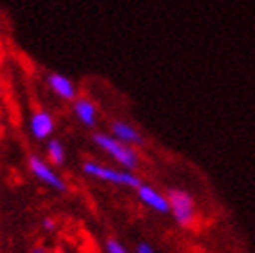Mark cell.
I'll list each match as a JSON object with an SVG mask.
<instances>
[{
  "instance_id": "7a4b0ae2",
  "label": "cell",
  "mask_w": 255,
  "mask_h": 253,
  "mask_svg": "<svg viewBox=\"0 0 255 253\" xmlns=\"http://www.w3.org/2000/svg\"><path fill=\"white\" fill-rule=\"evenodd\" d=\"M167 199L176 223L183 228H190L196 221V205L192 195L181 188H170L167 192Z\"/></svg>"
},
{
  "instance_id": "30bf717a",
  "label": "cell",
  "mask_w": 255,
  "mask_h": 253,
  "mask_svg": "<svg viewBox=\"0 0 255 253\" xmlns=\"http://www.w3.org/2000/svg\"><path fill=\"white\" fill-rule=\"evenodd\" d=\"M47 156H49L51 163H53L54 166L64 165L65 163V148H64V145H62L60 139L53 137V139L47 141Z\"/></svg>"
},
{
  "instance_id": "8992f818",
  "label": "cell",
  "mask_w": 255,
  "mask_h": 253,
  "mask_svg": "<svg viewBox=\"0 0 255 253\" xmlns=\"http://www.w3.org/2000/svg\"><path fill=\"white\" fill-rule=\"evenodd\" d=\"M29 130L33 137L44 141L54 132V118L51 116V112L47 111H38L31 116L29 122Z\"/></svg>"
},
{
  "instance_id": "5b68a950",
  "label": "cell",
  "mask_w": 255,
  "mask_h": 253,
  "mask_svg": "<svg viewBox=\"0 0 255 253\" xmlns=\"http://www.w3.org/2000/svg\"><path fill=\"white\" fill-rule=\"evenodd\" d=\"M137 197L141 201L143 205H147L148 208L156 210L157 214H168L170 212V205H168L167 195L159 194L157 190H154L150 185L147 183H141V185L136 188Z\"/></svg>"
},
{
  "instance_id": "277c9868",
  "label": "cell",
  "mask_w": 255,
  "mask_h": 253,
  "mask_svg": "<svg viewBox=\"0 0 255 253\" xmlns=\"http://www.w3.org/2000/svg\"><path fill=\"white\" fill-rule=\"evenodd\" d=\"M27 163H29V170L33 172V175L36 177V179H40L42 183L51 186V188L58 190V192H65V190H67V185L64 183V179H62V177H60V175L56 174V172H54L42 157L31 156Z\"/></svg>"
},
{
  "instance_id": "6da1fadb",
  "label": "cell",
  "mask_w": 255,
  "mask_h": 253,
  "mask_svg": "<svg viewBox=\"0 0 255 253\" xmlns=\"http://www.w3.org/2000/svg\"><path fill=\"white\" fill-rule=\"evenodd\" d=\"M93 139L100 148H103L109 156L118 161L123 168H127L128 172H132L137 168V165H139V156H137V152L134 150L130 145L122 143L114 136H109V134H103V132H96L93 136Z\"/></svg>"
},
{
  "instance_id": "4fadbf2b",
  "label": "cell",
  "mask_w": 255,
  "mask_h": 253,
  "mask_svg": "<svg viewBox=\"0 0 255 253\" xmlns=\"http://www.w3.org/2000/svg\"><path fill=\"white\" fill-rule=\"evenodd\" d=\"M42 226H44L47 232H51V230L56 228V223H54V219H51V217H45V219H42Z\"/></svg>"
},
{
  "instance_id": "3957f363",
  "label": "cell",
  "mask_w": 255,
  "mask_h": 253,
  "mask_svg": "<svg viewBox=\"0 0 255 253\" xmlns=\"http://www.w3.org/2000/svg\"><path fill=\"white\" fill-rule=\"evenodd\" d=\"M84 172L94 179H102L107 181V183H114V185H122V186H130V188H137L141 185V181L137 175H134L132 172L128 170H114V168H109V166H103L100 163H94V161H85L84 163Z\"/></svg>"
},
{
  "instance_id": "ba28073f",
  "label": "cell",
  "mask_w": 255,
  "mask_h": 253,
  "mask_svg": "<svg viewBox=\"0 0 255 253\" xmlns=\"http://www.w3.org/2000/svg\"><path fill=\"white\" fill-rule=\"evenodd\" d=\"M111 130H113V136L116 139H120L122 143H127V145H145V137L136 130V126H132L127 122H116L111 123Z\"/></svg>"
},
{
  "instance_id": "5bb4252c",
  "label": "cell",
  "mask_w": 255,
  "mask_h": 253,
  "mask_svg": "<svg viewBox=\"0 0 255 253\" xmlns=\"http://www.w3.org/2000/svg\"><path fill=\"white\" fill-rule=\"evenodd\" d=\"M31 253H47V250L44 246H34V248H31Z\"/></svg>"
},
{
  "instance_id": "9c48e42d",
  "label": "cell",
  "mask_w": 255,
  "mask_h": 253,
  "mask_svg": "<svg viewBox=\"0 0 255 253\" xmlns=\"http://www.w3.org/2000/svg\"><path fill=\"white\" fill-rule=\"evenodd\" d=\"M47 83H49L51 91L58 98L65 100V102H74L76 100V87H74V83L64 76V74H58V73H53L47 76Z\"/></svg>"
},
{
  "instance_id": "8fae6325",
  "label": "cell",
  "mask_w": 255,
  "mask_h": 253,
  "mask_svg": "<svg viewBox=\"0 0 255 253\" xmlns=\"http://www.w3.org/2000/svg\"><path fill=\"white\" fill-rule=\"evenodd\" d=\"M105 252L107 253H128L127 250H125V246H123L120 241H116V239H107V243H105Z\"/></svg>"
},
{
  "instance_id": "52a82bcc",
  "label": "cell",
  "mask_w": 255,
  "mask_h": 253,
  "mask_svg": "<svg viewBox=\"0 0 255 253\" xmlns=\"http://www.w3.org/2000/svg\"><path fill=\"white\" fill-rule=\"evenodd\" d=\"M73 112L74 116L80 120V123L85 125L87 128H93L98 123V109L87 98H76L73 102Z\"/></svg>"
},
{
  "instance_id": "7c38bea8",
  "label": "cell",
  "mask_w": 255,
  "mask_h": 253,
  "mask_svg": "<svg viewBox=\"0 0 255 253\" xmlns=\"http://www.w3.org/2000/svg\"><path fill=\"white\" fill-rule=\"evenodd\" d=\"M136 253H156L154 252V248L150 246V244H147V243H139L136 246Z\"/></svg>"
}]
</instances>
